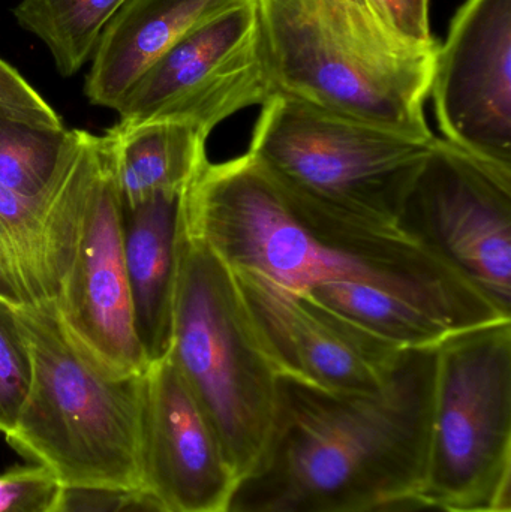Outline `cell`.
Masks as SVG:
<instances>
[{
  "label": "cell",
  "mask_w": 511,
  "mask_h": 512,
  "mask_svg": "<svg viewBox=\"0 0 511 512\" xmlns=\"http://www.w3.org/2000/svg\"><path fill=\"white\" fill-rule=\"evenodd\" d=\"M185 221L230 270L299 294L371 283L413 301L452 331L511 321L398 227L354 221L284 194L245 153L204 165L186 192Z\"/></svg>",
  "instance_id": "obj_1"
},
{
  "label": "cell",
  "mask_w": 511,
  "mask_h": 512,
  "mask_svg": "<svg viewBox=\"0 0 511 512\" xmlns=\"http://www.w3.org/2000/svg\"><path fill=\"white\" fill-rule=\"evenodd\" d=\"M435 379L437 346L407 349L372 393L279 376L269 435L227 512H360L422 492Z\"/></svg>",
  "instance_id": "obj_2"
},
{
  "label": "cell",
  "mask_w": 511,
  "mask_h": 512,
  "mask_svg": "<svg viewBox=\"0 0 511 512\" xmlns=\"http://www.w3.org/2000/svg\"><path fill=\"white\" fill-rule=\"evenodd\" d=\"M273 95L419 140L437 41L402 38L350 0H255Z\"/></svg>",
  "instance_id": "obj_3"
},
{
  "label": "cell",
  "mask_w": 511,
  "mask_h": 512,
  "mask_svg": "<svg viewBox=\"0 0 511 512\" xmlns=\"http://www.w3.org/2000/svg\"><path fill=\"white\" fill-rule=\"evenodd\" d=\"M15 309L32 351L33 379L6 442L65 489H140L146 372H107L69 336L57 310Z\"/></svg>",
  "instance_id": "obj_4"
},
{
  "label": "cell",
  "mask_w": 511,
  "mask_h": 512,
  "mask_svg": "<svg viewBox=\"0 0 511 512\" xmlns=\"http://www.w3.org/2000/svg\"><path fill=\"white\" fill-rule=\"evenodd\" d=\"M170 358L242 477L269 435L279 375L246 318L230 268L189 230L185 207Z\"/></svg>",
  "instance_id": "obj_5"
},
{
  "label": "cell",
  "mask_w": 511,
  "mask_h": 512,
  "mask_svg": "<svg viewBox=\"0 0 511 512\" xmlns=\"http://www.w3.org/2000/svg\"><path fill=\"white\" fill-rule=\"evenodd\" d=\"M245 155L278 191L327 212L393 225L435 140H419L275 93L261 105Z\"/></svg>",
  "instance_id": "obj_6"
},
{
  "label": "cell",
  "mask_w": 511,
  "mask_h": 512,
  "mask_svg": "<svg viewBox=\"0 0 511 512\" xmlns=\"http://www.w3.org/2000/svg\"><path fill=\"white\" fill-rule=\"evenodd\" d=\"M422 493L456 510H511V321L456 331L437 346Z\"/></svg>",
  "instance_id": "obj_7"
},
{
  "label": "cell",
  "mask_w": 511,
  "mask_h": 512,
  "mask_svg": "<svg viewBox=\"0 0 511 512\" xmlns=\"http://www.w3.org/2000/svg\"><path fill=\"white\" fill-rule=\"evenodd\" d=\"M396 227L511 318V171L437 137L402 198Z\"/></svg>",
  "instance_id": "obj_8"
},
{
  "label": "cell",
  "mask_w": 511,
  "mask_h": 512,
  "mask_svg": "<svg viewBox=\"0 0 511 512\" xmlns=\"http://www.w3.org/2000/svg\"><path fill=\"white\" fill-rule=\"evenodd\" d=\"M273 95L264 65L257 3L243 0L183 36L117 108L119 128L179 122L210 132Z\"/></svg>",
  "instance_id": "obj_9"
},
{
  "label": "cell",
  "mask_w": 511,
  "mask_h": 512,
  "mask_svg": "<svg viewBox=\"0 0 511 512\" xmlns=\"http://www.w3.org/2000/svg\"><path fill=\"white\" fill-rule=\"evenodd\" d=\"M230 271L246 318L279 376L332 393H372L407 351L293 289Z\"/></svg>",
  "instance_id": "obj_10"
},
{
  "label": "cell",
  "mask_w": 511,
  "mask_h": 512,
  "mask_svg": "<svg viewBox=\"0 0 511 512\" xmlns=\"http://www.w3.org/2000/svg\"><path fill=\"white\" fill-rule=\"evenodd\" d=\"M429 95L441 140L511 171V0H467L458 9Z\"/></svg>",
  "instance_id": "obj_11"
},
{
  "label": "cell",
  "mask_w": 511,
  "mask_h": 512,
  "mask_svg": "<svg viewBox=\"0 0 511 512\" xmlns=\"http://www.w3.org/2000/svg\"><path fill=\"white\" fill-rule=\"evenodd\" d=\"M57 315L75 343L107 372L117 376L146 372L149 364L132 318L122 209L104 135H99L98 164L71 265L60 286Z\"/></svg>",
  "instance_id": "obj_12"
},
{
  "label": "cell",
  "mask_w": 511,
  "mask_h": 512,
  "mask_svg": "<svg viewBox=\"0 0 511 512\" xmlns=\"http://www.w3.org/2000/svg\"><path fill=\"white\" fill-rule=\"evenodd\" d=\"M138 474L168 512H227L239 480L170 355L144 375Z\"/></svg>",
  "instance_id": "obj_13"
},
{
  "label": "cell",
  "mask_w": 511,
  "mask_h": 512,
  "mask_svg": "<svg viewBox=\"0 0 511 512\" xmlns=\"http://www.w3.org/2000/svg\"><path fill=\"white\" fill-rule=\"evenodd\" d=\"M98 149V135L87 132L71 176L48 200H32L0 185V292L17 306L57 310Z\"/></svg>",
  "instance_id": "obj_14"
},
{
  "label": "cell",
  "mask_w": 511,
  "mask_h": 512,
  "mask_svg": "<svg viewBox=\"0 0 511 512\" xmlns=\"http://www.w3.org/2000/svg\"><path fill=\"white\" fill-rule=\"evenodd\" d=\"M243 0H125L102 32L87 99L117 110L147 69L192 29Z\"/></svg>",
  "instance_id": "obj_15"
},
{
  "label": "cell",
  "mask_w": 511,
  "mask_h": 512,
  "mask_svg": "<svg viewBox=\"0 0 511 512\" xmlns=\"http://www.w3.org/2000/svg\"><path fill=\"white\" fill-rule=\"evenodd\" d=\"M186 194V192H185ZM185 194L123 210V252L135 334L147 364L170 355Z\"/></svg>",
  "instance_id": "obj_16"
},
{
  "label": "cell",
  "mask_w": 511,
  "mask_h": 512,
  "mask_svg": "<svg viewBox=\"0 0 511 512\" xmlns=\"http://www.w3.org/2000/svg\"><path fill=\"white\" fill-rule=\"evenodd\" d=\"M104 137L123 210L135 209L159 195L185 194L209 162V135L186 123L113 126Z\"/></svg>",
  "instance_id": "obj_17"
},
{
  "label": "cell",
  "mask_w": 511,
  "mask_h": 512,
  "mask_svg": "<svg viewBox=\"0 0 511 512\" xmlns=\"http://www.w3.org/2000/svg\"><path fill=\"white\" fill-rule=\"evenodd\" d=\"M87 131L29 125L0 111V185L32 200H48L71 176Z\"/></svg>",
  "instance_id": "obj_18"
},
{
  "label": "cell",
  "mask_w": 511,
  "mask_h": 512,
  "mask_svg": "<svg viewBox=\"0 0 511 512\" xmlns=\"http://www.w3.org/2000/svg\"><path fill=\"white\" fill-rule=\"evenodd\" d=\"M125 0H20L14 17L38 36L63 77L77 74L92 59L102 32Z\"/></svg>",
  "instance_id": "obj_19"
},
{
  "label": "cell",
  "mask_w": 511,
  "mask_h": 512,
  "mask_svg": "<svg viewBox=\"0 0 511 512\" xmlns=\"http://www.w3.org/2000/svg\"><path fill=\"white\" fill-rule=\"evenodd\" d=\"M33 360L14 301L0 292V433L12 432L29 396Z\"/></svg>",
  "instance_id": "obj_20"
},
{
  "label": "cell",
  "mask_w": 511,
  "mask_h": 512,
  "mask_svg": "<svg viewBox=\"0 0 511 512\" xmlns=\"http://www.w3.org/2000/svg\"><path fill=\"white\" fill-rule=\"evenodd\" d=\"M65 487L45 466H18L0 474V512H54Z\"/></svg>",
  "instance_id": "obj_21"
},
{
  "label": "cell",
  "mask_w": 511,
  "mask_h": 512,
  "mask_svg": "<svg viewBox=\"0 0 511 512\" xmlns=\"http://www.w3.org/2000/svg\"><path fill=\"white\" fill-rule=\"evenodd\" d=\"M0 111L39 128H65L53 107L3 59H0Z\"/></svg>",
  "instance_id": "obj_22"
},
{
  "label": "cell",
  "mask_w": 511,
  "mask_h": 512,
  "mask_svg": "<svg viewBox=\"0 0 511 512\" xmlns=\"http://www.w3.org/2000/svg\"><path fill=\"white\" fill-rule=\"evenodd\" d=\"M372 12L402 38L431 44L429 0H368Z\"/></svg>",
  "instance_id": "obj_23"
},
{
  "label": "cell",
  "mask_w": 511,
  "mask_h": 512,
  "mask_svg": "<svg viewBox=\"0 0 511 512\" xmlns=\"http://www.w3.org/2000/svg\"><path fill=\"white\" fill-rule=\"evenodd\" d=\"M122 493L104 489H66L54 512H108Z\"/></svg>",
  "instance_id": "obj_24"
},
{
  "label": "cell",
  "mask_w": 511,
  "mask_h": 512,
  "mask_svg": "<svg viewBox=\"0 0 511 512\" xmlns=\"http://www.w3.org/2000/svg\"><path fill=\"white\" fill-rule=\"evenodd\" d=\"M360 512H456V508L447 507L425 493L414 492L386 499Z\"/></svg>",
  "instance_id": "obj_25"
},
{
  "label": "cell",
  "mask_w": 511,
  "mask_h": 512,
  "mask_svg": "<svg viewBox=\"0 0 511 512\" xmlns=\"http://www.w3.org/2000/svg\"><path fill=\"white\" fill-rule=\"evenodd\" d=\"M108 512H168L167 508L143 489L123 492L117 504Z\"/></svg>",
  "instance_id": "obj_26"
},
{
  "label": "cell",
  "mask_w": 511,
  "mask_h": 512,
  "mask_svg": "<svg viewBox=\"0 0 511 512\" xmlns=\"http://www.w3.org/2000/svg\"><path fill=\"white\" fill-rule=\"evenodd\" d=\"M456 512H511V510H501L495 507L471 508V510H456Z\"/></svg>",
  "instance_id": "obj_27"
},
{
  "label": "cell",
  "mask_w": 511,
  "mask_h": 512,
  "mask_svg": "<svg viewBox=\"0 0 511 512\" xmlns=\"http://www.w3.org/2000/svg\"><path fill=\"white\" fill-rule=\"evenodd\" d=\"M350 2L356 3L360 8L366 9V11L372 12L371 6H369L368 0H350ZM374 14V12H372ZM378 18V17H377Z\"/></svg>",
  "instance_id": "obj_28"
}]
</instances>
